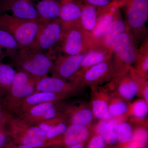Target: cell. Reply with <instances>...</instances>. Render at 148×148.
I'll use <instances>...</instances> for the list:
<instances>
[{"mask_svg":"<svg viewBox=\"0 0 148 148\" xmlns=\"http://www.w3.org/2000/svg\"><path fill=\"white\" fill-rule=\"evenodd\" d=\"M113 1H119V0H112Z\"/></svg>","mask_w":148,"mask_h":148,"instance_id":"obj_43","label":"cell"},{"mask_svg":"<svg viewBox=\"0 0 148 148\" xmlns=\"http://www.w3.org/2000/svg\"><path fill=\"white\" fill-rule=\"evenodd\" d=\"M132 68L140 76L148 78V37L141 44L138 49V55Z\"/></svg>","mask_w":148,"mask_h":148,"instance_id":"obj_26","label":"cell"},{"mask_svg":"<svg viewBox=\"0 0 148 148\" xmlns=\"http://www.w3.org/2000/svg\"><path fill=\"white\" fill-rule=\"evenodd\" d=\"M130 70L137 84L138 87L137 95L145 100L148 104V78L140 76L136 74L132 67Z\"/></svg>","mask_w":148,"mask_h":148,"instance_id":"obj_33","label":"cell"},{"mask_svg":"<svg viewBox=\"0 0 148 148\" xmlns=\"http://www.w3.org/2000/svg\"><path fill=\"white\" fill-rule=\"evenodd\" d=\"M2 148H34L29 147V146L24 145H19L10 140L9 142L7 143L4 147Z\"/></svg>","mask_w":148,"mask_h":148,"instance_id":"obj_39","label":"cell"},{"mask_svg":"<svg viewBox=\"0 0 148 148\" xmlns=\"http://www.w3.org/2000/svg\"><path fill=\"white\" fill-rule=\"evenodd\" d=\"M85 3L95 7L96 8H103L110 5L112 0H84Z\"/></svg>","mask_w":148,"mask_h":148,"instance_id":"obj_36","label":"cell"},{"mask_svg":"<svg viewBox=\"0 0 148 148\" xmlns=\"http://www.w3.org/2000/svg\"><path fill=\"white\" fill-rule=\"evenodd\" d=\"M106 143L103 137L95 132L89 142L88 148H105Z\"/></svg>","mask_w":148,"mask_h":148,"instance_id":"obj_35","label":"cell"},{"mask_svg":"<svg viewBox=\"0 0 148 148\" xmlns=\"http://www.w3.org/2000/svg\"><path fill=\"white\" fill-rule=\"evenodd\" d=\"M109 83L112 89L126 101H130L137 95V84L130 70L127 73Z\"/></svg>","mask_w":148,"mask_h":148,"instance_id":"obj_18","label":"cell"},{"mask_svg":"<svg viewBox=\"0 0 148 148\" xmlns=\"http://www.w3.org/2000/svg\"><path fill=\"white\" fill-rule=\"evenodd\" d=\"M148 113V104L141 98L129 104L127 117H132L140 120L145 118L147 115Z\"/></svg>","mask_w":148,"mask_h":148,"instance_id":"obj_31","label":"cell"},{"mask_svg":"<svg viewBox=\"0 0 148 148\" xmlns=\"http://www.w3.org/2000/svg\"><path fill=\"white\" fill-rule=\"evenodd\" d=\"M112 48L114 79L127 73L133 67L138 56V49L127 28L115 39Z\"/></svg>","mask_w":148,"mask_h":148,"instance_id":"obj_4","label":"cell"},{"mask_svg":"<svg viewBox=\"0 0 148 148\" xmlns=\"http://www.w3.org/2000/svg\"><path fill=\"white\" fill-rule=\"evenodd\" d=\"M97 24L95 29L90 34L91 48L96 45L110 24L116 19L121 17L119 1L112 2L107 6L97 8Z\"/></svg>","mask_w":148,"mask_h":148,"instance_id":"obj_11","label":"cell"},{"mask_svg":"<svg viewBox=\"0 0 148 148\" xmlns=\"http://www.w3.org/2000/svg\"><path fill=\"white\" fill-rule=\"evenodd\" d=\"M60 42L61 50L67 55H76L86 53L91 47L90 34L81 25L64 30Z\"/></svg>","mask_w":148,"mask_h":148,"instance_id":"obj_7","label":"cell"},{"mask_svg":"<svg viewBox=\"0 0 148 148\" xmlns=\"http://www.w3.org/2000/svg\"><path fill=\"white\" fill-rule=\"evenodd\" d=\"M64 32L63 25L58 18L45 22L30 47L40 52H47L61 42Z\"/></svg>","mask_w":148,"mask_h":148,"instance_id":"obj_8","label":"cell"},{"mask_svg":"<svg viewBox=\"0 0 148 148\" xmlns=\"http://www.w3.org/2000/svg\"><path fill=\"white\" fill-rule=\"evenodd\" d=\"M12 58L19 69L40 78L47 75L53 63L49 51L40 52L30 47L21 48Z\"/></svg>","mask_w":148,"mask_h":148,"instance_id":"obj_6","label":"cell"},{"mask_svg":"<svg viewBox=\"0 0 148 148\" xmlns=\"http://www.w3.org/2000/svg\"><path fill=\"white\" fill-rule=\"evenodd\" d=\"M40 78L20 69L16 71L9 91L3 97V106L8 113L17 116L21 114L22 103L35 92Z\"/></svg>","mask_w":148,"mask_h":148,"instance_id":"obj_2","label":"cell"},{"mask_svg":"<svg viewBox=\"0 0 148 148\" xmlns=\"http://www.w3.org/2000/svg\"><path fill=\"white\" fill-rule=\"evenodd\" d=\"M5 128L13 142L34 148L57 146L55 140L48 139L38 125L27 123L17 116L8 114Z\"/></svg>","mask_w":148,"mask_h":148,"instance_id":"obj_1","label":"cell"},{"mask_svg":"<svg viewBox=\"0 0 148 148\" xmlns=\"http://www.w3.org/2000/svg\"><path fill=\"white\" fill-rule=\"evenodd\" d=\"M69 1H71V0H61V3H63Z\"/></svg>","mask_w":148,"mask_h":148,"instance_id":"obj_42","label":"cell"},{"mask_svg":"<svg viewBox=\"0 0 148 148\" xmlns=\"http://www.w3.org/2000/svg\"><path fill=\"white\" fill-rule=\"evenodd\" d=\"M90 106L95 118L107 120L110 118L108 105L112 89L109 82L103 86H91Z\"/></svg>","mask_w":148,"mask_h":148,"instance_id":"obj_14","label":"cell"},{"mask_svg":"<svg viewBox=\"0 0 148 148\" xmlns=\"http://www.w3.org/2000/svg\"><path fill=\"white\" fill-rule=\"evenodd\" d=\"M88 51L76 55H58L53 61L49 72L52 76L69 80L77 71Z\"/></svg>","mask_w":148,"mask_h":148,"instance_id":"obj_13","label":"cell"},{"mask_svg":"<svg viewBox=\"0 0 148 148\" xmlns=\"http://www.w3.org/2000/svg\"><path fill=\"white\" fill-rule=\"evenodd\" d=\"M62 101L47 102L39 104L32 107L18 116L29 124L38 125L61 113Z\"/></svg>","mask_w":148,"mask_h":148,"instance_id":"obj_12","label":"cell"},{"mask_svg":"<svg viewBox=\"0 0 148 148\" xmlns=\"http://www.w3.org/2000/svg\"><path fill=\"white\" fill-rule=\"evenodd\" d=\"M20 46L11 35L5 30L0 29V56L1 57H12L21 49Z\"/></svg>","mask_w":148,"mask_h":148,"instance_id":"obj_27","label":"cell"},{"mask_svg":"<svg viewBox=\"0 0 148 148\" xmlns=\"http://www.w3.org/2000/svg\"><path fill=\"white\" fill-rule=\"evenodd\" d=\"M71 97V95L67 94L44 91L34 92L27 97L22 103L21 108V114L39 104L47 102L64 101Z\"/></svg>","mask_w":148,"mask_h":148,"instance_id":"obj_21","label":"cell"},{"mask_svg":"<svg viewBox=\"0 0 148 148\" xmlns=\"http://www.w3.org/2000/svg\"><path fill=\"white\" fill-rule=\"evenodd\" d=\"M61 112L66 116L69 125L91 126L95 118L90 104L83 101H62Z\"/></svg>","mask_w":148,"mask_h":148,"instance_id":"obj_10","label":"cell"},{"mask_svg":"<svg viewBox=\"0 0 148 148\" xmlns=\"http://www.w3.org/2000/svg\"><path fill=\"white\" fill-rule=\"evenodd\" d=\"M16 73L11 66L0 61V94L3 97L9 91Z\"/></svg>","mask_w":148,"mask_h":148,"instance_id":"obj_28","label":"cell"},{"mask_svg":"<svg viewBox=\"0 0 148 148\" xmlns=\"http://www.w3.org/2000/svg\"><path fill=\"white\" fill-rule=\"evenodd\" d=\"M129 101L118 95L112 89L108 105L110 118H125L129 108Z\"/></svg>","mask_w":148,"mask_h":148,"instance_id":"obj_25","label":"cell"},{"mask_svg":"<svg viewBox=\"0 0 148 148\" xmlns=\"http://www.w3.org/2000/svg\"><path fill=\"white\" fill-rule=\"evenodd\" d=\"M148 131L144 127H137L133 130L132 142L135 143L139 148H144L148 140Z\"/></svg>","mask_w":148,"mask_h":148,"instance_id":"obj_34","label":"cell"},{"mask_svg":"<svg viewBox=\"0 0 148 148\" xmlns=\"http://www.w3.org/2000/svg\"><path fill=\"white\" fill-rule=\"evenodd\" d=\"M111 56L105 61L88 70L80 79L78 86L83 89L86 86H98L112 80L114 77Z\"/></svg>","mask_w":148,"mask_h":148,"instance_id":"obj_9","label":"cell"},{"mask_svg":"<svg viewBox=\"0 0 148 148\" xmlns=\"http://www.w3.org/2000/svg\"><path fill=\"white\" fill-rule=\"evenodd\" d=\"M62 4L56 0H41L36 6L40 19L45 22L58 19Z\"/></svg>","mask_w":148,"mask_h":148,"instance_id":"obj_24","label":"cell"},{"mask_svg":"<svg viewBox=\"0 0 148 148\" xmlns=\"http://www.w3.org/2000/svg\"><path fill=\"white\" fill-rule=\"evenodd\" d=\"M68 148H84L83 143L82 144H77L74 145L70 146Z\"/></svg>","mask_w":148,"mask_h":148,"instance_id":"obj_41","label":"cell"},{"mask_svg":"<svg viewBox=\"0 0 148 148\" xmlns=\"http://www.w3.org/2000/svg\"><path fill=\"white\" fill-rule=\"evenodd\" d=\"M91 126H85L79 125H69L62 135V145L69 147L84 143L90 135Z\"/></svg>","mask_w":148,"mask_h":148,"instance_id":"obj_22","label":"cell"},{"mask_svg":"<svg viewBox=\"0 0 148 148\" xmlns=\"http://www.w3.org/2000/svg\"><path fill=\"white\" fill-rule=\"evenodd\" d=\"M68 121L61 112L57 116L38 125L49 140H55L60 145V138L64 134L69 126Z\"/></svg>","mask_w":148,"mask_h":148,"instance_id":"obj_20","label":"cell"},{"mask_svg":"<svg viewBox=\"0 0 148 148\" xmlns=\"http://www.w3.org/2000/svg\"><path fill=\"white\" fill-rule=\"evenodd\" d=\"M82 90L68 81L52 76L46 75L41 78L38 82L35 92H51L67 94L73 97L79 94Z\"/></svg>","mask_w":148,"mask_h":148,"instance_id":"obj_15","label":"cell"},{"mask_svg":"<svg viewBox=\"0 0 148 148\" xmlns=\"http://www.w3.org/2000/svg\"><path fill=\"white\" fill-rule=\"evenodd\" d=\"M11 140L5 128H0V148H2Z\"/></svg>","mask_w":148,"mask_h":148,"instance_id":"obj_38","label":"cell"},{"mask_svg":"<svg viewBox=\"0 0 148 148\" xmlns=\"http://www.w3.org/2000/svg\"><path fill=\"white\" fill-rule=\"evenodd\" d=\"M10 10L13 16L27 20H40L30 0H0V12Z\"/></svg>","mask_w":148,"mask_h":148,"instance_id":"obj_16","label":"cell"},{"mask_svg":"<svg viewBox=\"0 0 148 148\" xmlns=\"http://www.w3.org/2000/svg\"><path fill=\"white\" fill-rule=\"evenodd\" d=\"M95 130V132L103 137L106 143L114 145L118 142L116 132L108 120H100L96 125Z\"/></svg>","mask_w":148,"mask_h":148,"instance_id":"obj_30","label":"cell"},{"mask_svg":"<svg viewBox=\"0 0 148 148\" xmlns=\"http://www.w3.org/2000/svg\"><path fill=\"white\" fill-rule=\"evenodd\" d=\"M62 4L58 19L64 30L74 26L81 25L83 4L71 0Z\"/></svg>","mask_w":148,"mask_h":148,"instance_id":"obj_19","label":"cell"},{"mask_svg":"<svg viewBox=\"0 0 148 148\" xmlns=\"http://www.w3.org/2000/svg\"><path fill=\"white\" fill-rule=\"evenodd\" d=\"M133 129L130 123L127 122H120L116 128L118 142L123 144H127L132 141Z\"/></svg>","mask_w":148,"mask_h":148,"instance_id":"obj_32","label":"cell"},{"mask_svg":"<svg viewBox=\"0 0 148 148\" xmlns=\"http://www.w3.org/2000/svg\"><path fill=\"white\" fill-rule=\"evenodd\" d=\"M97 18L98 13L96 7L87 4L82 5L81 25L90 34L96 27Z\"/></svg>","mask_w":148,"mask_h":148,"instance_id":"obj_29","label":"cell"},{"mask_svg":"<svg viewBox=\"0 0 148 148\" xmlns=\"http://www.w3.org/2000/svg\"><path fill=\"white\" fill-rule=\"evenodd\" d=\"M124 148H139V147L135 145V143L131 141L130 143L126 144V145Z\"/></svg>","mask_w":148,"mask_h":148,"instance_id":"obj_40","label":"cell"},{"mask_svg":"<svg viewBox=\"0 0 148 148\" xmlns=\"http://www.w3.org/2000/svg\"><path fill=\"white\" fill-rule=\"evenodd\" d=\"M45 21L27 20L7 14H0V29L5 30L14 38L21 48L30 47Z\"/></svg>","mask_w":148,"mask_h":148,"instance_id":"obj_5","label":"cell"},{"mask_svg":"<svg viewBox=\"0 0 148 148\" xmlns=\"http://www.w3.org/2000/svg\"><path fill=\"white\" fill-rule=\"evenodd\" d=\"M119 4L124 8L126 28L138 47L148 37V0H119Z\"/></svg>","mask_w":148,"mask_h":148,"instance_id":"obj_3","label":"cell"},{"mask_svg":"<svg viewBox=\"0 0 148 148\" xmlns=\"http://www.w3.org/2000/svg\"><path fill=\"white\" fill-rule=\"evenodd\" d=\"M126 29V25L121 17L116 19L108 27L95 47H102L108 49H112V45L114 40Z\"/></svg>","mask_w":148,"mask_h":148,"instance_id":"obj_23","label":"cell"},{"mask_svg":"<svg viewBox=\"0 0 148 148\" xmlns=\"http://www.w3.org/2000/svg\"><path fill=\"white\" fill-rule=\"evenodd\" d=\"M112 53V49L99 46L91 48L83 59L77 71L69 81L79 87L78 82L84 73L91 67L105 61Z\"/></svg>","mask_w":148,"mask_h":148,"instance_id":"obj_17","label":"cell"},{"mask_svg":"<svg viewBox=\"0 0 148 148\" xmlns=\"http://www.w3.org/2000/svg\"><path fill=\"white\" fill-rule=\"evenodd\" d=\"M8 114L3 106V97L0 94V128H4Z\"/></svg>","mask_w":148,"mask_h":148,"instance_id":"obj_37","label":"cell"}]
</instances>
